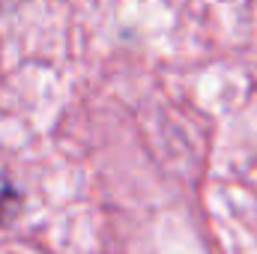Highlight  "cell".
I'll return each mask as SVG.
<instances>
[{
  "instance_id": "cell-1",
  "label": "cell",
  "mask_w": 257,
  "mask_h": 254,
  "mask_svg": "<svg viewBox=\"0 0 257 254\" xmlns=\"http://www.w3.org/2000/svg\"><path fill=\"white\" fill-rule=\"evenodd\" d=\"M0 3H3V0H0Z\"/></svg>"
}]
</instances>
